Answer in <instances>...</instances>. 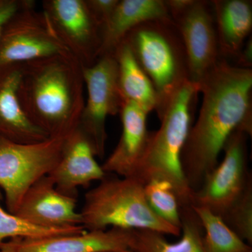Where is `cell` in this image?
<instances>
[{"instance_id": "cell-29", "label": "cell", "mask_w": 252, "mask_h": 252, "mask_svg": "<svg viewBox=\"0 0 252 252\" xmlns=\"http://www.w3.org/2000/svg\"><path fill=\"white\" fill-rule=\"evenodd\" d=\"M0 252H8L6 251V250H2V249H0Z\"/></svg>"}, {"instance_id": "cell-13", "label": "cell", "mask_w": 252, "mask_h": 252, "mask_svg": "<svg viewBox=\"0 0 252 252\" xmlns=\"http://www.w3.org/2000/svg\"><path fill=\"white\" fill-rule=\"evenodd\" d=\"M76 197L64 195L55 187L49 176L32 186L14 215L32 224L46 228L82 225Z\"/></svg>"}, {"instance_id": "cell-22", "label": "cell", "mask_w": 252, "mask_h": 252, "mask_svg": "<svg viewBox=\"0 0 252 252\" xmlns=\"http://www.w3.org/2000/svg\"><path fill=\"white\" fill-rule=\"evenodd\" d=\"M2 195L0 192V246L6 240L14 238H41L56 235L75 234L85 231L82 225L61 228L36 226L21 217L6 211L1 206Z\"/></svg>"}, {"instance_id": "cell-8", "label": "cell", "mask_w": 252, "mask_h": 252, "mask_svg": "<svg viewBox=\"0 0 252 252\" xmlns=\"http://www.w3.org/2000/svg\"><path fill=\"white\" fill-rule=\"evenodd\" d=\"M87 99L78 127L90 142L95 157L105 154L109 116L119 114L124 102L118 85L117 63L114 54L100 56L89 67H82Z\"/></svg>"}, {"instance_id": "cell-25", "label": "cell", "mask_w": 252, "mask_h": 252, "mask_svg": "<svg viewBox=\"0 0 252 252\" xmlns=\"http://www.w3.org/2000/svg\"><path fill=\"white\" fill-rule=\"evenodd\" d=\"M119 0H86V4L101 28L109 21Z\"/></svg>"}, {"instance_id": "cell-12", "label": "cell", "mask_w": 252, "mask_h": 252, "mask_svg": "<svg viewBox=\"0 0 252 252\" xmlns=\"http://www.w3.org/2000/svg\"><path fill=\"white\" fill-rule=\"evenodd\" d=\"M134 230L110 228L41 238H14L0 249L8 252H106L132 250Z\"/></svg>"}, {"instance_id": "cell-3", "label": "cell", "mask_w": 252, "mask_h": 252, "mask_svg": "<svg viewBox=\"0 0 252 252\" xmlns=\"http://www.w3.org/2000/svg\"><path fill=\"white\" fill-rule=\"evenodd\" d=\"M199 94L198 84L190 81L179 89L160 120V128L149 132L147 146L131 176L144 185L153 180L170 182L180 208L193 205L194 192L186 180L182 154L193 124Z\"/></svg>"}, {"instance_id": "cell-24", "label": "cell", "mask_w": 252, "mask_h": 252, "mask_svg": "<svg viewBox=\"0 0 252 252\" xmlns=\"http://www.w3.org/2000/svg\"><path fill=\"white\" fill-rule=\"evenodd\" d=\"M221 219L239 238L252 246V182Z\"/></svg>"}, {"instance_id": "cell-27", "label": "cell", "mask_w": 252, "mask_h": 252, "mask_svg": "<svg viewBox=\"0 0 252 252\" xmlns=\"http://www.w3.org/2000/svg\"><path fill=\"white\" fill-rule=\"evenodd\" d=\"M235 65L242 68L252 69V41L250 37L245 43L243 49L240 51V54L236 59Z\"/></svg>"}, {"instance_id": "cell-14", "label": "cell", "mask_w": 252, "mask_h": 252, "mask_svg": "<svg viewBox=\"0 0 252 252\" xmlns=\"http://www.w3.org/2000/svg\"><path fill=\"white\" fill-rule=\"evenodd\" d=\"M95 157L90 142L77 127L64 139L61 159L48 176L61 193L77 198L79 187L100 182L107 175Z\"/></svg>"}, {"instance_id": "cell-5", "label": "cell", "mask_w": 252, "mask_h": 252, "mask_svg": "<svg viewBox=\"0 0 252 252\" xmlns=\"http://www.w3.org/2000/svg\"><path fill=\"white\" fill-rule=\"evenodd\" d=\"M86 230L110 228L149 230L180 236L181 229L158 216L147 203L144 185L134 177L106 176L87 192L80 212Z\"/></svg>"}, {"instance_id": "cell-2", "label": "cell", "mask_w": 252, "mask_h": 252, "mask_svg": "<svg viewBox=\"0 0 252 252\" xmlns=\"http://www.w3.org/2000/svg\"><path fill=\"white\" fill-rule=\"evenodd\" d=\"M84 86L80 63L59 55L22 64L18 97L34 125L49 137H67L79 126Z\"/></svg>"}, {"instance_id": "cell-7", "label": "cell", "mask_w": 252, "mask_h": 252, "mask_svg": "<svg viewBox=\"0 0 252 252\" xmlns=\"http://www.w3.org/2000/svg\"><path fill=\"white\" fill-rule=\"evenodd\" d=\"M165 3L185 46L190 82L198 84L220 59L211 1L166 0Z\"/></svg>"}, {"instance_id": "cell-10", "label": "cell", "mask_w": 252, "mask_h": 252, "mask_svg": "<svg viewBox=\"0 0 252 252\" xmlns=\"http://www.w3.org/2000/svg\"><path fill=\"white\" fill-rule=\"evenodd\" d=\"M35 4L32 1L6 23L0 39V68L72 55L56 35L44 12L36 11Z\"/></svg>"}, {"instance_id": "cell-17", "label": "cell", "mask_w": 252, "mask_h": 252, "mask_svg": "<svg viewBox=\"0 0 252 252\" xmlns=\"http://www.w3.org/2000/svg\"><path fill=\"white\" fill-rule=\"evenodd\" d=\"M170 18L163 0H119L109 21L102 29L99 57L114 51L134 28L142 23Z\"/></svg>"}, {"instance_id": "cell-6", "label": "cell", "mask_w": 252, "mask_h": 252, "mask_svg": "<svg viewBox=\"0 0 252 252\" xmlns=\"http://www.w3.org/2000/svg\"><path fill=\"white\" fill-rule=\"evenodd\" d=\"M65 137L21 144L0 135V188L4 190L8 212L16 213L32 186L54 170Z\"/></svg>"}, {"instance_id": "cell-21", "label": "cell", "mask_w": 252, "mask_h": 252, "mask_svg": "<svg viewBox=\"0 0 252 252\" xmlns=\"http://www.w3.org/2000/svg\"><path fill=\"white\" fill-rule=\"evenodd\" d=\"M192 207L203 228L207 252H252V246L239 238L220 217L203 207Z\"/></svg>"}, {"instance_id": "cell-11", "label": "cell", "mask_w": 252, "mask_h": 252, "mask_svg": "<svg viewBox=\"0 0 252 252\" xmlns=\"http://www.w3.org/2000/svg\"><path fill=\"white\" fill-rule=\"evenodd\" d=\"M42 8L56 35L81 67L94 64L99 58L102 28L86 0H44Z\"/></svg>"}, {"instance_id": "cell-15", "label": "cell", "mask_w": 252, "mask_h": 252, "mask_svg": "<svg viewBox=\"0 0 252 252\" xmlns=\"http://www.w3.org/2000/svg\"><path fill=\"white\" fill-rule=\"evenodd\" d=\"M119 114L122 123V135L102 167L107 175L130 177L133 175L148 141V113L133 102L124 100Z\"/></svg>"}, {"instance_id": "cell-28", "label": "cell", "mask_w": 252, "mask_h": 252, "mask_svg": "<svg viewBox=\"0 0 252 252\" xmlns=\"http://www.w3.org/2000/svg\"><path fill=\"white\" fill-rule=\"evenodd\" d=\"M136 252L135 251H132V250H118V251H111V252Z\"/></svg>"}, {"instance_id": "cell-23", "label": "cell", "mask_w": 252, "mask_h": 252, "mask_svg": "<svg viewBox=\"0 0 252 252\" xmlns=\"http://www.w3.org/2000/svg\"><path fill=\"white\" fill-rule=\"evenodd\" d=\"M144 190L147 203L158 216L181 229L180 204L171 184L165 180H151L144 185Z\"/></svg>"}, {"instance_id": "cell-16", "label": "cell", "mask_w": 252, "mask_h": 252, "mask_svg": "<svg viewBox=\"0 0 252 252\" xmlns=\"http://www.w3.org/2000/svg\"><path fill=\"white\" fill-rule=\"evenodd\" d=\"M22 64L0 68V135L12 142L33 144L49 138L31 122L18 97Z\"/></svg>"}, {"instance_id": "cell-26", "label": "cell", "mask_w": 252, "mask_h": 252, "mask_svg": "<svg viewBox=\"0 0 252 252\" xmlns=\"http://www.w3.org/2000/svg\"><path fill=\"white\" fill-rule=\"evenodd\" d=\"M32 1V0H0V39L6 23L16 12Z\"/></svg>"}, {"instance_id": "cell-18", "label": "cell", "mask_w": 252, "mask_h": 252, "mask_svg": "<svg viewBox=\"0 0 252 252\" xmlns=\"http://www.w3.org/2000/svg\"><path fill=\"white\" fill-rule=\"evenodd\" d=\"M211 3L220 58L236 59L252 32V1L213 0Z\"/></svg>"}, {"instance_id": "cell-19", "label": "cell", "mask_w": 252, "mask_h": 252, "mask_svg": "<svg viewBox=\"0 0 252 252\" xmlns=\"http://www.w3.org/2000/svg\"><path fill=\"white\" fill-rule=\"evenodd\" d=\"M181 238L170 243L165 235L149 230H134L132 251L136 252H207L203 228L193 207L180 208Z\"/></svg>"}, {"instance_id": "cell-1", "label": "cell", "mask_w": 252, "mask_h": 252, "mask_svg": "<svg viewBox=\"0 0 252 252\" xmlns=\"http://www.w3.org/2000/svg\"><path fill=\"white\" fill-rule=\"evenodd\" d=\"M198 85L201 107L182 154L186 180L193 192L218 165L233 132L243 130L252 136V69L220 58Z\"/></svg>"}, {"instance_id": "cell-4", "label": "cell", "mask_w": 252, "mask_h": 252, "mask_svg": "<svg viewBox=\"0 0 252 252\" xmlns=\"http://www.w3.org/2000/svg\"><path fill=\"white\" fill-rule=\"evenodd\" d=\"M124 41L153 84L158 98L156 112L160 120L179 89L190 81L182 38L169 18L139 25Z\"/></svg>"}, {"instance_id": "cell-20", "label": "cell", "mask_w": 252, "mask_h": 252, "mask_svg": "<svg viewBox=\"0 0 252 252\" xmlns=\"http://www.w3.org/2000/svg\"><path fill=\"white\" fill-rule=\"evenodd\" d=\"M117 63L118 85L124 100L149 113L157 110V93L127 43L123 41L114 52Z\"/></svg>"}, {"instance_id": "cell-9", "label": "cell", "mask_w": 252, "mask_h": 252, "mask_svg": "<svg viewBox=\"0 0 252 252\" xmlns=\"http://www.w3.org/2000/svg\"><path fill=\"white\" fill-rule=\"evenodd\" d=\"M247 132L236 130L223 148V158L193 193V206L203 207L223 218L250 182Z\"/></svg>"}]
</instances>
